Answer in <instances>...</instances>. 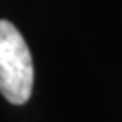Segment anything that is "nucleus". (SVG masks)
Returning a JSON list of instances; mask_svg holds the SVG:
<instances>
[{
	"label": "nucleus",
	"instance_id": "1",
	"mask_svg": "<svg viewBox=\"0 0 122 122\" xmlns=\"http://www.w3.org/2000/svg\"><path fill=\"white\" fill-rule=\"evenodd\" d=\"M34 83V66L29 48L12 22L0 20V93L10 103L29 100Z\"/></svg>",
	"mask_w": 122,
	"mask_h": 122
}]
</instances>
